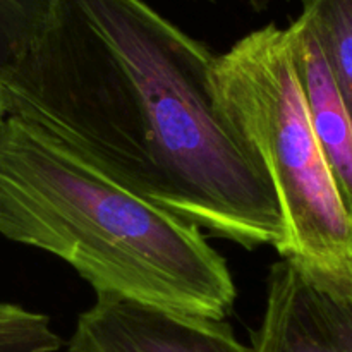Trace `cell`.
<instances>
[{
  "mask_svg": "<svg viewBox=\"0 0 352 352\" xmlns=\"http://www.w3.org/2000/svg\"><path fill=\"white\" fill-rule=\"evenodd\" d=\"M253 351L352 352V256L275 263Z\"/></svg>",
  "mask_w": 352,
  "mask_h": 352,
  "instance_id": "cell-4",
  "label": "cell"
},
{
  "mask_svg": "<svg viewBox=\"0 0 352 352\" xmlns=\"http://www.w3.org/2000/svg\"><path fill=\"white\" fill-rule=\"evenodd\" d=\"M215 86L275 186L285 222L280 256L318 263L352 256V219L313 131L287 30L267 24L219 55Z\"/></svg>",
  "mask_w": 352,
  "mask_h": 352,
  "instance_id": "cell-3",
  "label": "cell"
},
{
  "mask_svg": "<svg viewBox=\"0 0 352 352\" xmlns=\"http://www.w3.org/2000/svg\"><path fill=\"white\" fill-rule=\"evenodd\" d=\"M7 116V96H6V86H3V79L0 78V124Z\"/></svg>",
  "mask_w": 352,
  "mask_h": 352,
  "instance_id": "cell-10",
  "label": "cell"
},
{
  "mask_svg": "<svg viewBox=\"0 0 352 352\" xmlns=\"http://www.w3.org/2000/svg\"><path fill=\"white\" fill-rule=\"evenodd\" d=\"M217 58L144 0H54L3 78L7 112L212 236L282 253L277 191L220 103Z\"/></svg>",
  "mask_w": 352,
  "mask_h": 352,
  "instance_id": "cell-1",
  "label": "cell"
},
{
  "mask_svg": "<svg viewBox=\"0 0 352 352\" xmlns=\"http://www.w3.org/2000/svg\"><path fill=\"white\" fill-rule=\"evenodd\" d=\"M244 2H248L254 10H258V12H260V10L267 9V7L270 6L272 2H275V0H244Z\"/></svg>",
  "mask_w": 352,
  "mask_h": 352,
  "instance_id": "cell-11",
  "label": "cell"
},
{
  "mask_svg": "<svg viewBox=\"0 0 352 352\" xmlns=\"http://www.w3.org/2000/svg\"><path fill=\"white\" fill-rule=\"evenodd\" d=\"M69 352H254L222 320L203 318L112 292L81 313Z\"/></svg>",
  "mask_w": 352,
  "mask_h": 352,
  "instance_id": "cell-5",
  "label": "cell"
},
{
  "mask_svg": "<svg viewBox=\"0 0 352 352\" xmlns=\"http://www.w3.org/2000/svg\"><path fill=\"white\" fill-rule=\"evenodd\" d=\"M306 109L346 212L352 219V120L311 28L299 16L287 28Z\"/></svg>",
  "mask_w": 352,
  "mask_h": 352,
  "instance_id": "cell-6",
  "label": "cell"
},
{
  "mask_svg": "<svg viewBox=\"0 0 352 352\" xmlns=\"http://www.w3.org/2000/svg\"><path fill=\"white\" fill-rule=\"evenodd\" d=\"M301 6L352 120V0H301Z\"/></svg>",
  "mask_w": 352,
  "mask_h": 352,
  "instance_id": "cell-7",
  "label": "cell"
},
{
  "mask_svg": "<svg viewBox=\"0 0 352 352\" xmlns=\"http://www.w3.org/2000/svg\"><path fill=\"white\" fill-rule=\"evenodd\" d=\"M58 347L60 339L48 316L0 302V352H55Z\"/></svg>",
  "mask_w": 352,
  "mask_h": 352,
  "instance_id": "cell-9",
  "label": "cell"
},
{
  "mask_svg": "<svg viewBox=\"0 0 352 352\" xmlns=\"http://www.w3.org/2000/svg\"><path fill=\"white\" fill-rule=\"evenodd\" d=\"M54 0H0V78H6L41 36Z\"/></svg>",
  "mask_w": 352,
  "mask_h": 352,
  "instance_id": "cell-8",
  "label": "cell"
},
{
  "mask_svg": "<svg viewBox=\"0 0 352 352\" xmlns=\"http://www.w3.org/2000/svg\"><path fill=\"white\" fill-rule=\"evenodd\" d=\"M0 236L55 254L96 292L212 320L236 301L232 274L198 226L14 112L0 124Z\"/></svg>",
  "mask_w": 352,
  "mask_h": 352,
  "instance_id": "cell-2",
  "label": "cell"
}]
</instances>
